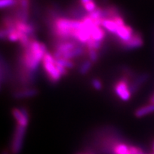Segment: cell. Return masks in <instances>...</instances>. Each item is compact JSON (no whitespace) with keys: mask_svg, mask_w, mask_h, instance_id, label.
<instances>
[{"mask_svg":"<svg viewBox=\"0 0 154 154\" xmlns=\"http://www.w3.org/2000/svg\"><path fill=\"white\" fill-rule=\"evenodd\" d=\"M47 52L45 44L34 38H32L28 47L23 48L19 60V79L22 84L28 86L34 84L40 63Z\"/></svg>","mask_w":154,"mask_h":154,"instance_id":"6da1fadb","label":"cell"},{"mask_svg":"<svg viewBox=\"0 0 154 154\" xmlns=\"http://www.w3.org/2000/svg\"><path fill=\"white\" fill-rule=\"evenodd\" d=\"M42 65L48 80L51 84H57L61 79L63 76L57 68L56 59L52 54L48 51L45 54L42 60Z\"/></svg>","mask_w":154,"mask_h":154,"instance_id":"7a4b0ae2","label":"cell"},{"mask_svg":"<svg viewBox=\"0 0 154 154\" xmlns=\"http://www.w3.org/2000/svg\"><path fill=\"white\" fill-rule=\"evenodd\" d=\"M113 90L116 95L123 101H129L133 94L131 91L130 83L127 76L123 77L115 83Z\"/></svg>","mask_w":154,"mask_h":154,"instance_id":"3957f363","label":"cell"},{"mask_svg":"<svg viewBox=\"0 0 154 154\" xmlns=\"http://www.w3.org/2000/svg\"><path fill=\"white\" fill-rule=\"evenodd\" d=\"M26 127L17 125L11 143V153L20 154L24 144Z\"/></svg>","mask_w":154,"mask_h":154,"instance_id":"277c9868","label":"cell"},{"mask_svg":"<svg viewBox=\"0 0 154 154\" xmlns=\"http://www.w3.org/2000/svg\"><path fill=\"white\" fill-rule=\"evenodd\" d=\"M11 114L17 121V125L27 127L29 122V113L26 108H14L11 110Z\"/></svg>","mask_w":154,"mask_h":154,"instance_id":"5b68a950","label":"cell"},{"mask_svg":"<svg viewBox=\"0 0 154 154\" xmlns=\"http://www.w3.org/2000/svg\"><path fill=\"white\" fill-rule=\"evenodd\" d=\"M120 45L121 48L126 51L138 49L143 45V39L142 34L139 32H134V35L129 40L124 42H121L120 43Z\"/></svg>","mask_w":154,"mask_h":154,"instance_id":"8992f818","label":"cell"},{"mask_svg":"<svg viewBox=\"0 0 154 154\" xmlns=\"http://www.w3.org/2000/svg\"><path fill=\"white\" fill-rule=\"evenodd\" d=\"M134 32L132 27L127 25L119 26L118 29L116 32L115 35L119 38V42H124L129 40L134 35Z\"/></svg>","mask_w":154,"mask_h":154,"instance_id":"52a82bcc","label":"cell"},{"mask_svg":"<svg viewBox=\"0 0 154 154\" xmlns=\"http://www.w3.org/2000/svg\"><path fill=\"white\" fill-rule=\"evenodd\" d=\"M15 27L17 30L28 34L31 37L34 35L36 29L33 22H24L16 19H15Z\"/></svg>","mask_w":154,"mask_h":154,"instance_id":"ba28073f","label":"cell"},{"mask_svg":"<svg viewBox=\"0 0 154 154\" xmlns=\"http://www.w3.org/2000/svg\"><path fill=\"white\" fill-rule=\"evenodd\" d=\"M38 89L34 88H24L22 89L17 90L12 94V97L14 99L20 100L32 98L38 95Z\"/></svg>","mask_w":154,"mask_h":154,"instance_id":"9c48e42d","label":"cell"},{"mask_svg":"<svg viewBox=\"0 0 154 154\" xmlns=\"http://www.w3.org/2000/svg\"><path fill=\"white\" fill-rule=\"evenodd\" d=\"M85 54L87 55V49H86V44H80L76 47H75L74 49L63 54L61 57L72 60L74 58L82 57Z\"/></svg>","mask_w":154,"mask_h":154,"instance_id":"30bf717a","label":"cell"},{"mask_svg":"<svg viewBox=\"0 0 154 154\" xmlns=\"http://www.w3.org/2000/svg\"><path fill=\"white\" fill-rule=\"evenodd\" d=\"M150 75L149 73H142L138 75L136 79L130 84V89L132 94L136 93L145 83L149 79Z\"/></svg>","mask_w":154,"mask_h":154,"instance_id":"8fae6325","label":"cell"},{"mask_svg":"<svg viewBox=\"0 0 154 154\" xmlns=\"http://www.w3.org/2000/svg\"><path fill=\"white\" fill-rule=\"evenodd\" d=\"M121 16L120 9L116 5H109L102 8V19H113L115 17Z\"/></svg>","mask_w":154,"mask_h":154,"instance_id":"7c38bea8","label":"cell"},{"mask_svg":"<svg viewBox=\"0 0 154 154\" xmlns=\"http://www.w3.org/2000/svg\"><path fill=\"white\" fill-rule=\"evenodd\" d=\"M9 76H10L9 66L5 58L2 55L1 61H0V82L2 86H3L4 84L7 83Z\"/></svg>","mask_w":154,"mask_h":154,"instance_id":"4fadbf2b","label":"cell"},{"mask_svg":"<svg viewBox=\"0 0 154 154\" xmlns=\"http://www.w3.org/2000/svg\"><path fill=\"white\" fill-rule=\"evenodd\" d=\"M69 14L73 19L76 20H82L87 16V11L85 10L82 5L72 7L69 11Z\"/></svg>","mask_w":154,"mask_h":154,"instance_id":"5bb4252c","label":"cell"},{"mask_svg":"<svg viewBox=\"0 0 154 154\" xmlns=\"http://www.w3.org/2000/svg\"><path fill=\"white\" fill-rule=\"evenodd\" d=\"M91 39L98 42H103V40L104 39L106 36L105 30L103 29L101 26H97V25H95L91 28Z\"/></svg>","mask_w":154,"mask_h":154,"instance_id":"9a60e30c","label":"cell"},{"mask_svg":"<svg viewBox=\"0 0 154 154\" xmlns=\"http://www.w3.org/2000/svg\"><path fill=\"white\" fill-rule=\"evenodd\" d=\"M152 113H154V104L150 103V104L143 106L136 109L134 115L136 118H142V117L151 114Z\"/></svg>","mask_w":154,"mask_h":154,"instance_id":"2e32d148","label":"cell"},{"mask_svg":"<svg viewBox=\"0 0 154 154\" xmlns=\"http://www.w3.org/2000/svg\"><path fill=\"white\" fill-rule=\"evenodd\" d=\"M101 26L103 29H105L106 30H107L108 32H110V33L115 34L119 26L113 19H103V21H102Z\"/></svg>","mask_w":154,"mask_h":154,"instance_id":"e0dca14e","label":"cell"},{"mask_svg":"<svg viewBox=\"0 0 154 154\" xmlns=\"http://www.w3.org/2000/svg\"><path fill=\"white\" fill-rule=\"evenodd\" d=\"M93 63H94L90 61L89 59L84 61V62L81 64L79 68V73L81 75L87 74L89 72V71L91 69L92 66H93Z\"/></svg>","mask_w":154,"mask_h":154,"instance_id":"ac0fdd59","label":"cell"},{"mask_svg":"<svg viewBox=\"0 0 154 154\" xmlns=\"http://www.w3.org/2000/svg\"><path fill=\"white\" fill-rule=\"evenodd\" d=\"M56 60H57L58 63H60L61 65H62L63 66H64L67 69H72L75 66L74 63L71 59H65V58L61 57L59 58V59H57Z\"/></svg>","mask_w":154,"mask_h":154,"instance_id":"d6986e66","label":"cell"},{"mask_svg":"<svg viewBox=\"0 0 154 154\" xmlns=\"http://www.w3.org/2000/svg\"><path fill=\"white\" fill-rule=\"evenodd\" d=\"M86 47L87 50L96 49L99 51V50L102 47V42L94 41V40L91 38V39L86 44Z\"/></svg>","mask_w":154,"mask_h":154,"instance_id":"ffe728a7","label":"cell"},{"mask_svg":"<svg viewBox=\"0 0 154 154\" xmlns=\"http://www.w3.org/2000/svg\"><path fill=\"white\" fill-rule=\"evenodd\" d=\"M18 5V0H0V8L7 9Z\"/></svg>","mask_w":154,"mask_h":154,"instance_id":"44dd1931","label":"cell"},{"mask_svg":"<svg viewBox=\"0 0 154 154\" xmlns=\"http://www.w3.org/2000/svg\"><path fill=\"white\" fill-rule=\"evenodd\" d=\"M87 56L88 57V59L92 61L94 63L97 62L99 60V51L98 50L96 49H89L87 50Z\"/></svg>","mask_w":154,"mask_h":154,"instance_id":"7402d4cb","label":"cell"},{"mask_svg":"<svg viewBox=\"0 0 154 154\" xmlns=\"http://www.w3.org/2000/svg\"><path fill=\"white\" fill-rule=\"evenodd\" d=\"M22 32L20 31L15 29L12 32H11L7 36V40H9V42H15L17 41H19V38H20L21 36H22Z\"/></svg>","mask_w":154,"mask_h":154,"instance_id":"603a6c76","label":"cell"},{"mask_svg":"<svg viewBox=\"0 0 154 154\" xmlns=\"http://www.w3.org/2000/svg\"><path fill=\"white\" fill-rule=\"evenodd\" d=\"M101 14H102V8H101V7H97L95 10L88 14V16L91 17V19H93L94 20H95V19H100V18L102 19Z\"/></svg>","mask_w":154,"mask_h":154,"instance_id":"cb8c5ba5","label":"cell"},{"mask_svg":"<svg viewBox=\"0 0 154 154\" xmlns=\"http://www.w3.org/2000/svg\"><path fill=\"white\" fill-rule=\"evenodd\" d=\"M91 86L94 89L97 90V91H101L103 88V84H102L101 81L97 78H94L91 79Z\"/></svg>","mask_w":154,"mask_h":154,"instance_id":"d4e9b609","label":"cell"},{"mask_svg":"<svg viewBox=\"0 0 154 154\" xmlns=\"http://www.w3.org/2000/svg\"><path fill=\"white\" fill-rule=\"evenodd\" d=\"M83 7H84V8L85 9V10L87 11L88 14V13L91 12V11H94L96 8H97V7H96V3L94 2V1L89 2L84 4V5H83Z\"/></svg>","mask_w":154,"mask_h":154,"instance_id":"484cf974","label":"cell"},{"mask_svg":"<svg viewBox=\"0 0 154 154\" xmlns=\"http://www.w3.org/2000/svg\"><path fill=\"white\" fill-rule=\"evenodd\" d=\"M7 36H8V32H7V30L4 27H2L1 31H0V38L4 41V40L7 39Z\"/></svg>","mask_w":154,"mask_h":154,"instance_id":"4316f807","label":"cell"},{"mask_svg":"<svg viewBox=\"0 0 154 154\" xmlns=\"http://www.w3.org/2000/svg\"><path fill=\"white\" fill-rule=\"evenodd\" d=\"M80 1V3L81 5H84V4L87 3V2H91V1H94V0H79Z\"/></svg>","mask_w":154,"mask_h":154,"instance_id":"83f0119b","label":"cell"},{"mask_svg":"<svg viewBox=\"0 0 154 154\" xmlns=\"http://www.w3.org/2000/svg\"><path fill=\"white\" fill-rule=\"evenodd\" d=\"M149 102L150 103H153V104H154V94L151 96V98H150Z\"/></svg>","mask_w":154,"mask_h":154,"instance_id":"f1b7e54d","label":"cell"},{"mask_svg":"<svg viewBox=\"0 0 154 154\" xmlns=\"http://www.w3.org/2000/svg\"><path fill=\"white\" fill-rule=\"evenodd\" d=\"M2 154H10L9 153L8 151H7V150H5V151H2Z\"/></svg>","mask_w":154,"mask_h":154,"instance_id":"f546056e","label":"cell"},{"mask_svg":"<svg viewBox=\"0 0 154 154\" xmlns=\"http://www.w3.org/2000/svg\"><path fill=\"white\" fill-rule=\"evenodd\" d=\"M152 150H153V153H154V141H153V145H152Z\"/></svg>","mask_w":154,"mask_h":154,"instance_id":"4dcf8cb0","label":"cell"},{"mask_svg":"<svg viewBox=\"0 0 154 154\" xmlns=\"http://www.w3.org/2000/svg\"><path fill=\"white\" fill-rule=\"evenodd\" d=\"M101 1H102V2H104V3H106L107 2L109 1V0H101Z\"/></svg>","mask_w":154,"mask_h":154,"instance_id":"1f68e13d","label":"cell"},{"mask_svg":"<svg viewBox=\"0 0 154 154\" xmlns=\"http://www.w3.org/2000/svg\"><path fill=\"white\" fill-rule=\"evenodd\" d=\"M153 154H154V153H153Z\"/></svg>","mask_w":154,"mask_h":154,"instance_id":"d6a6232c","label":"cell"}]
</instances>
